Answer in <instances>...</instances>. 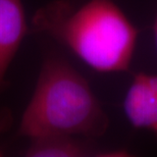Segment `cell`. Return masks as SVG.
<instances>
[{
  "label": "cell",
  "instance_id": "4",
  "mask_svg": "<svg viewBox=\"0 0 157 157\" xmlns=\"http://www.w3.org/2000/svg\"><path fill=\"white\" fill-rule=\"evenodd\" d=\"M29 157H130L122 148H98L90 140H81L71 135H49L32 139L26 150Z\"/></svg>",
  "mask_w": 157,
  "mask_h": 157
},
{
  "label": "cell",
  "instance_id": "6",
  "mask_svg": "<svg viewBox=\"0 0 157 157\" xmlns=\"http://www.w3.org/2000/svg\"><path fill=\"white\" fill-rule=\"evenodd\" d=\"M153 33H154L155 45H156V49H157V13H156V17H155V21H154V24H153Z\"/></svg>",
  "mask_w": 157,
  "mask_h": 157
},
{
  "label": "cell",
  "instance_id": "2",
  "mask_svg": "<svg viewBox=\"0 0 157 157\" xmlns=\"http://www.w3.org/2000/svg\"><path fill=\"white\" fill-rule=\"evenodd\" d=\"M108 127V115L86 78L62 56L50 53L24 111L18 134L31 140L49 135L93 139L104 135Z\"/></svg>",
  "mask_w": 157,
  "mask_h": 157
},
{
  "label": "cell",
  "instance_id": "1",
  "mask_svg": "<svg viewBox=\"0 0 157 157\" xmlns=\"http://www.w3.org/2000/svg\"><path fill=\"white\" fill-rule=\"evenodd\" d=\"M34 30L70 49L99 73L130 70L139 31L112 0H89L76 6L54 0L36 11Z\"/></svg>",
  "mask_w": 157,
  "mask_h": 157
},
{
  "label": "cell",
  "instance_id": "5",
  "mask_svg": "<svg viewBox=\"0 0 157 157\" xmlns=\"http://www.w3.org/2000/svg\"><path fill=\"white\" fill-rule=\"evenodd\" d=\"M27 33L21 0H0V91L4 77Z\"/></svg>",
  "mask_w": 157,
  "mask_h": 157
},
{
  "label": "cell",
  "instance_id": "3",
  "mask_svg": "<svg viewBox=\"0 0 157 157\" xmlns=\"http://www.w3.org/2000/svg\"><path fill=\"white\" fill-rule=\"evenodd\" d=\"M122 106L130 124L152 133L157 141V75H135Z\"/></svg>",
  "mask_w": 157,
  "mask_h": 157
}]
</instances>
